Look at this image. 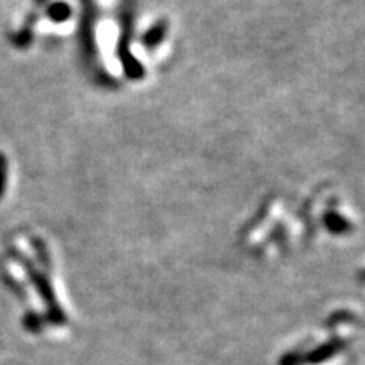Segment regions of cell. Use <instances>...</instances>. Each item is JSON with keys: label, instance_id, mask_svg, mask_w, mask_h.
I'll use <instances>...</instances> for the list:
<instances>
[{"label": "cell", "instance_id": "obj_2", "mask_svg": "<svg viewBox=\"0 0 365 365\" xmlns=\"http://www.w3.org/2000/svg\"><path fill=\"white\" fill-rule=\"evenodd\" d=\"M7 181H9V161L7 158L0 153V200H2L4 195H6Z\"/></svg>", "mask_w": 365, "mask_h": 365}, {"label": "cell", "instance_id": "obj_1", "mask_svg": "<svg viewBox=\"0 0 365 365\" xmlns=\"http://www.w3.org/2000/svg\"><path fill=\"white\" fill-rule=\"evenodd\" d=\"M71 16V9L63 2H54L48 9V17L54 22H63Z\"/></svg>", "mask_w": 365, "mask_h": 365}, {"label": "cell", "instance_id": "obj_3", "mask_svg": "<svg viewBox=\"0 0 365 365\" xmlns=\"http://www.w3.org/2000/svg\"><path fill=\"white\" fill-rule=\"evenodd\" d=\"M24 327H26V330H29V331H39L41 330L39 318L36 317V314H26Z\"/></svg>", "mask_w": 365, "mask_h": 365}]
</instances>
